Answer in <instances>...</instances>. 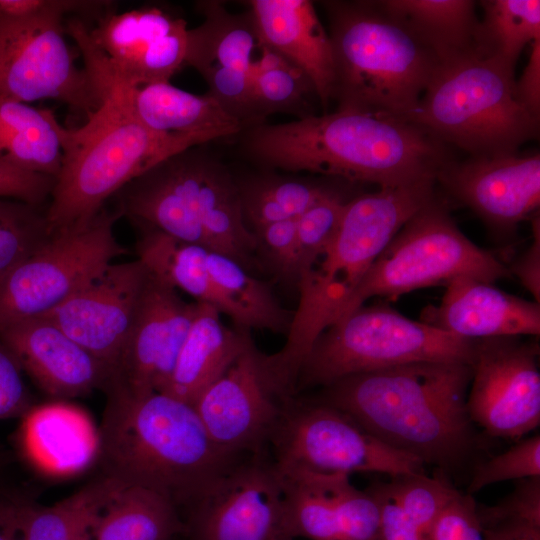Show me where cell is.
Returning <instances> with one entry per match:
<instances>
[{
    "instance_id": "cell-18",
    "label": "cell",
    "mask_w": 540,
    "mask_h": 540,
    "mask_svg": "<svg viewBox=\"0 0 540 540\" xmlns=\"http://www.w3.org/2000/svg\"><path fill=\"white\" fill-rule=\"evenodd\" d=\"M148 276V269L137 258L112 262L43 316L103 362L110 372L131 330Z\"/></svg>"
},
{
    "instance_id": "cell-27",
    "label": "cell",
    "mask_w": 540,
    "mask_h": 540,
    "mask_svg": "<svg viewBox=\"0 0 540 540\" xmlns=\"http://www.w3.org/2000/svg\"><path fill=\"white\" fill-rule=\"evenodd\" d=\"M439 63L478 53L480 21L470 0H385Z\"/></svg>"
},
{
    "instance_id": "cell-19",
    "label": "cell",
    "mask_w": 540,
    "mask_h": 540,
    "mask_svg": "<svg viewBox=\"0 0 540 540\" xmlns=\"http://www.w3.org/2000/svg\"><path fill=\"white\" fill-rule=\"evenodd\" d=\"M197 7L203 21L188 29L185 64L200 73L211 97L251 127V71L259 47L251 16L231 13L216 0L200 1Z\"/></svg>"
},
{
    "instance_id": "cell-24",
    "label": "cell",
    "mask_w": 540,
    "mask_h": 540,
    "mask_svg": "<svg viewBox=\"0 0 540 540\" xmlns=\"http://www.w3.org/2000/svg\"><path fill=\"white\" fill-rule=\"evenodd\" d=\"M258 37L265 46L308 77L325 107L332 99L334 59L328 32L309 0H251L247 4Z\"/></svg>"
},
{
    "instance_id": "cell-20",
    "label": "cell",
    "mask_w": 540,
    "mask_h": 540,
    "mask_svg": "<svg viewBox=\"0 0 540 540\" xmlns=\"http://www.w3.org/2000/svg\"><path fill=\"white\" fill-rule=\"evenodd\" d=\"M436 181L491 228L511 232L540 204V156L516 153L449 162Z\"/></svg>"
},
{
    "instance_id": "cell-11",
    "label": "cell",
    "mask_w": 540,
    "mask_h": 540,
    "mask_svg": "<svg viewBox=\"0 0 540 540\" xmlns=\"http://www.w3.org/2000/svg\"><path fill=\"white\" fill-rule=\"evenodd\" d=\"M270 442L280 472L381 473L392 478L423 472L421 460L381 442L317 400L286 402Z\"/></svg>"
},
{
    "instance_id": "cell-10",
    "label": "cell",
    "mask_w": 540,
    "mask_h": 540,
    "mask_svg": "<svg viewBox=\"0 0 540 540\" xmlns=\"http://www.w3.org/2000/svg\"><path fill=\"white\" fill-rule=\"evenodd\" d=\"M121 213L102 209L89 222L54 231L0 281V329L48 314L126 249L114 224Z\"/></svg>"
},
{
    "instance_id": "cell-46",
    "label": "cell",
    "mask_w": 540,
    "mask_h": 540,
    "mask_svg": "<svg viewBox=\"0 0 540 540\" xmlns=\"http://www.w3.org/2000/svg\"><path fill=\"white\" fill-rule=\"evenodd\" d=\"M527 65L515 82L516 95L520 103L535 117L540 115V38L531 44Z\"/></svg>"
},
{
    "instance_id": "cell-36",
    "label": "cell",
    "mask_w": 540,
    "mask_h": 540,
    "mask_svg": "<svg viewBox=\"0 0 540 540\" xmlns=\"http://www.w3.org/2000/svg\"><path fill=\"white\" fill-rule=\"evenodd\" d=\"M389 486L401 509L426 537L460 493L446 479L429 477L424 471L393 478Z\"/></svg>"
},
{
    "instance_id": "cell-2",
    "label": "cell",
    "mask_w": 540,
    "mask_h": 540,
    "mask_svg": "<svg viewBox=\"0 0 540 540\" xmlns=\"http://www.w3.org/2000/svg\"><path fill=\"white\" fill-rule=\"evenodd\" d=\"M471 377L469 364L414 362L347 376L322 387L316 400L388 446L450 469L475 444L466 405Z\"/></svg>"
},
{
    "instance_id": "cell-3",
    "label": "cell",
    "mask_w": 540,
    "mask_h": 540,
    "mask_svg": "<svg viewBox=\"0 0 540 540\" xmlns=\"http://www.w3.org/2000/svg\"><path fill=\"white\" fill-rule=\"evenodd\" d=\"M105 394L98 462L123 487L154 491L186 511L247 456L221 449L193 406L169 394Z\"/></svg>"
},
{
    "instance_id": "cell-28",
    "label": "cell",
    "mask_w": 540,
    "mask_h": 540,
    "mask_svg": "<svg viewBox=\"0 0 540 540\" xmlns=\"http://www.w3.org/2000/svg\"><path fill=\"white\" fill-rule=\"evenodd\" d=\"M60 127L50 109L0 96V158L56 178L62 163Z\"/></svg>"
},
{
    "instance_id": "cell-6",
    "label": "cell",
    "mask_w": 540,
    "mask_h": 540,
    "mask_svg": "<svg viewBox=\"0 0 540 540\" xmlns=\"http://www.w3.org/2000/svg\"><path fill=\"white\" fill-rule=\"evenodd\" d=\"M322 3L338 110L409 121L439 65L436 56L380 1Z\"/></svg>"
},
{
    "instance_id": "cell-13",
    "label": "cell",
    "mask_w": 540,
    "mask_h": 540,
    "mask_svg": "<svg viewBox=\"0 0 540 540\" xmlns=\"http://www.w3.org/2000/svg\"><path fill=\"white\" fill-rule=\"evenodd\" d=\"M183 526L187 540H293L272 458L263 452L244 457L185 511Z\"/></svg>"
},
{
    "instance_id": "cell-12",
    "label": "cell",
    "mask_w": 540,
    "mask_h": 540,
    "mask_svg": "<svg viewBox=\"0 0 540 540\" xmlns=\"http://www.w3.org/2000/svg\"><path fill=\"white\" fill-rule=\"evenodd\" d=\"M0 96L23 103L53 99L88 116L101 100L74 63L63 20L0 15Z\"/></svg>"
},
{
    "instance_id": "cell-17",
    "label": "cell",
    "mask_w": 540,
    "mask_h": 540,
    "mask_svg": "<svg viewBox=\"0 0 540 540\" xmlns=\"http://www.w3.org/2000/svg\"><path fill=\"white\" fill-rule=\"evenodd\" d=\"M88 31L113 77L125 85L169 82L185 64L186 21L158 7L111 9Z\"/></svg>"
},
{
    "instance_id": "cell-5",
    "label": "cell",
    "mask_w": 540,
    "mask_h": 540,
    "mask_svg": "<svg viewBox=\"0 0 540 540\" xmlns=\"http://www.w3.org/2000/svg\"><path fill=\"white\" fill-rule=\"evenodd\" d=\"M95 88L101 102L84 125L60 127L62 163L45 211L51 232L89 222L134 178L200 146L190 137L157 133L143 125L115 78L103 77Z\"/></svg>"
},
{
    "instance_id": "cell-23",
    "label": "cell",
    "mask_w": 540,
    "mask_h": 540,
    "mask_svg": "<svg viewBox=\"0 0 540 540\" xmlns=\"http://www.w3.org/2000/svg\"><path fill=\"white\" fill-rule=\"evenodd\" d=\"M438 306L423 310L421 321L469 340L538 336L540 306L473 277L461 276L445 285Z\"/></svg>"
},
{
    "instance_id": "cell-29",
    "label": "cell",
    "mask_w": 540,
    "mask_h": 540,
    "mask_svg": "<svg viewBox=\"0 0 540 540\" xmlns=\"http://www.w3.org/2000/svg\"><path fill=\"white\" fill-rule=\"evenodd\" d=\"M179 509L141 487H120L101 509L92 540H173L183 533Z\"/></svg>"
},
{
    "instance_id": "cell-21",
    "label": "cell",
    "mask_w": 540,
    "mask_h": 540,
    "mask_svg": "<svg viewBox=\"0 0 540 540\" xmlns=\"http://www.w3.org/2000/svg\"><path fill=\"white\" fill-rule=\"evenodd\" d=\"M0 340L20 369L53 398L103 391L108 382L109 368L46 316L1 328Z\"/></svg>"
},
{
    "instance_id": "cell-43",
    "label": "cell",
    "mask_w": 540,
    "mask_h": 540,
    "mask_svg": "<svg viewBox=\"0 0 540 540\" xmlns=\"http://www.w3.org/2000/svg\"><path fill=\"white\" fill-rule=\"evenodd\" d=\"M21 372L0 340V420L25 417L33 409Z\"/></svg>"
},
{
    "instance_id": "cell-14",
    "label": "cell",
    "mask_w": 540,
    "mask_h": 540,
    "mask_svg": "<svg viewBox=\"0 0 540 540\" xmlns=\"http://www.w3.org/2000/svg\"><path fill=\"white\" fill-rule=\"evenodd\" d=\"M539 347L518 337L475 341L467 411L493 437L521 438L540 424Z\"/></svg>"
},
{
    "instance_id": "cell-47",
    "label": "cell",
    "mask_w": 540,
    "mask_h": 540,
    "mask_svg": "<svg viewBox=\"0 0 540 540\" xmlns=\"http://www.w3.org/2000/svg\"><path fill=\"white\" fill-rule=\"evenodd\" d=\"M539 219L533 220L534 241L526 253L514 264L512 271L519 277L525 287L533 294L539 303L540 278V234Z\"/></svg>"
},
{
    "instance_id": "cell-35",
    "label": "cell",
    "mask_w": 540,
    "mask_h": 540,
    "mask_svg": "<svg viewBox=\"0 0 540 540\" xmlns=\"http://www.w3.org/2000/svg\"><path fill=\"white\" fill-rule=\"evenodd\" d=\"M51 233L40 207L0 198V281Z\"/></svg>"
},
{
    "instance_id": "cell-33",
    "label": "cell",
    "mask_w": 540,
    "mask_h": 540,
    "mask_svg": "<svg viewBox=\"0 0 540 540\" xmlns=\"http://www.w3.org/2000/svg\"><path fill=\"white\" fill-rule=\"evenodd\" d=\"M259 48L261 55L254 59L251 71L252 126L272 113H300L309 94H315L302 70L271 49L261 45Z\"/></svg>"
},
{
    "instance_id": "cell-1",
    "label": "cell",
    "mask_w": 540,
    "mask_h": 540,
    "mask_svg": "<svg viewBox=\"0 0 540 540\" xmlns=\"http://www.w3.org/2000/svg\"><path fill=\"white\" fill-rule=\"evenodd\" d=\"M245 147L250 156L270 167L379 188L436 179L451 162L446 145L417 125L353 110L251 126Z\"/></svg>"
},
{
    "instance_id": "cell-34",
    "label": "cell",
    "mask_w": 540,
    "mask_h": 540,
    "mask_svg": "<svg viewBox=\"0 0 540 540\" xmlns=\"http://www.w3.org/2000/svg\"><path fill=\"white\" fill-rule=\"evenodd\" d=\"M243 214L255 229L298 218L332 191L308 182L280 178L253 179L238 184Z\"/></svg>"
},
{
    "instance_id": "cell-32",
    "label": "cell",
    "mask_w": 540,
    "mask_h": 540,
    "mask_svg": "<svg viewBox=\"0 0 540 540\" xmlns=\"http://www.w3.org/2000/svg\"><path fill=\"white\" fill-rule=\"evenodd\" d=\"M478 52L495 57L515 69L526 45L540 38L539 0H488L480 2Z\"/></svg>"
},
{
    "instance_id": "cell-7",
    "label": "cell",
    "mask_w": 540,
    "mask_h": 540,
    "mask_svg": "<svg viewBox=\"0 0 540 540\" xmlns=\"http://www.w3.org/2000/svg\"><path fill=\"white\" fill-rule=\"evenodd\" d=\"M514 69L478 53L439 63L409 121L472 157L516 153L539 118L518 100Z\"/></svg>"
},
{
    "instance_id": "cell-26",
    "label": "cell",
    "mask_w": 540,
    "mask_h": 540,
    "mask_svg": "<svg viewBox=\"0 0 540 540\" xmlns=\"http://www.w3.org/2000/svg\"><path fill=\"white\" fill-rule=\"evenodd\" d=\"M252 341L249 331L229 328L224 325L216 309L198 302L196 314L163 393L192 405Z\"/></svg>"
},
{
    "instance_id": "cell-15",
    "label": "cell",
    "mask_w": 540,
    "mask_h": 540,
    "mask_svg": "<svg viewBox=\"0 0 540 540\" xmlns=\"http://www.w3.org/2000/svg\"><path fill=\"white\" fill-rule=\"evenodd\" d=\"M285 404L265 366L264 354L252 341L192 406L221 449L248 455L262 452L270 441Z\"/></svg>"
},
{
    "instance_id": "cell-41",
    "label": "cell",
    "mask_w": 540,
    "mask_h": 540,
    "mask_svg": "<svg viewBox=\"0 0 540 540\" xmlns=\"http://www.w3.org/2000/svg\"><path fill=\"white\" fill-rule=\"evenodd\" d=\"M427 540H483L472 495L459 493L433 525Z\"/></svg>"
},
{
    "instance_id": "cell-25",
    "label": "cell",
    "mask_w": 540,
    "mask_h": 540,
    "mask_svg": "<svg viewBox=\"0 0 540 540\" xmlns=\"http://www.w3.org/2000/svg\"><path fill=\"white\" fill-rule=\"evenodd\" d=\"M123 85L135 117L157 133L190 137L202 145L237 134L244 128L239 119L208 93L195 95L169 82L137 87Z\"/></svg>"
},
{
    "instance_id": "cell-38",
    "label": "cell",
    "mask_w": 540,
    "mask_h": 540,
    "mask_svg": "<svg viewBox=\"0 0 540 540\" xmlns=\"http://www.w3.org/2000/svg\"><path fill=\"white\" fill-rule=\"evenodd\" d=\"M345 204V201L332 192L297 218L298 277L332 240L340 224Z\"/></svg>"
},
{
    "instance_id": "cell-37",
    "label": "cell",
    "mask_w": 540,
    "mask_h": 540,
    "mask_svg": "<svg viewBox=\"0 0 540 540\" xmlns=\"http://www.w3.org/2000/svg\"><path fill=\"white\" fill-rule=\"evenodd\" d=\"M349 478L345 474H331L330 478L340 540H378L377 501L368 490L352 485Z\"/></svg>"
},
{
    "instance_id": "cell-4",
    "label": "cell",
    "mask_w": 540,
    "mask_h": 540,
    "mask_svg": "<svg viewBox=\"0 0 540 540\" xmlns=\"http://www.w3.org/2000/svg\"><path fill=\"white\" fill-rule=\"evenodd\" d=\"M436 179L360 195L345 204L335 235L296 281L297 308L280 351L266 367L284 397H291L317 337L343 315L357 286L402 226L434 198Z\"/></svg>"
},
{
    "instance_id": "cell-31",
    "label": "cell",
    "mask_w": 540,
    "mask_h": 540,
    "mask_svg": "<svg viewBox=\"0 0 540 540\" xmlns=\"http://www.w3.org/2000/svg\"><path fill=\"white\" fill-rule=\"evenodd\" d=\"M278 472L283 486L285 523L289 536L293 540H340L331 492V474Z\"/></svg>"
},
{
    "instance_id": "cell-8",
    "label": "cell",
    "mask_w": 540,
    "mask_h": 540,
    "mask_svg": "<svg viewBox=\"0 0 540 540\" xmlns=\"http://www.w3.org/2000/svg\"><path fill=\"white\" fill-rule=\"evenodd\" d=\"M475 341L411 320L386 304L362 305L317 337L297 386L324 387L347 376L414 362L472 365Z\"/></svg>"
},
{
    "instance_id": "cell-42",
    "label": "cell",
    "mask_w": 540,
    "mask_h": 540,
    "mask_svg": "<svg viewBox=\"0 0 540 540\" xmlns=\"http://www.w3.org/2000/svg\"><path fill=\"white\" fill-rule=\"evenodd\" d=\"M55 178L22 169L0 158V198L40 207L50 197Z\"/></svg>"
},
{
    "instance_id": "cell-45",
    "label": "cell",
    "mask_w": 540,
    "mask_h": 540,
    "mask_svg": "<svg viewBox=\"0 0 540 540\" xmlns=\"http://www.w3.org/2000/svg\"><path fill=\"white\" fill-rule=\"evenodd\" d=\"M477 516L483 540H540V521Z\"/></svg>"
},
{
    "instance_id": "cell-16",
    "label": "cell",
    "mask_w": 540,
    "mask_h": 540,
    "mask_svg": "<svg viewBox=\"0 0 540 540\" xmlns=\"http://www.w3.org/2000/svg\"><path fill=\"white\" fill-rule=\"evenodd\" d=\"M197 305L184 301L177 289L149 271L131 330L103 391L133 397L163 392Z\"/></svg>"
},
{
    "instance_id": "cell-40",
    "label": "cell",
    "mask_w": 540,
    "mask_h": 540,
    "mask_svg": "<svg viewBox=\"0 0 540 540\" xmlns=\"http://www.w3.org/2000/svg\"><path fill=\"white\" fill-rule=\"evenodd\" d=\"M262 250L275 271L296 283L299 271L297 218L282 220L254 230Z\"/></svg>"
},
{
    "instance_id": "cell-44",
    "label": "cell",
    "mask_w": 540,
    "mask_h": 540,
    "mask_svg": "<svg viewBox=\"0 0 540 540\" xmlns=\"http://www.w3.org/2000/svg\"><path fill=\"white\" fill-rule=\"evenodd\" d=\"M368 491L379 506L378 540H427V537L401 509L392 494L389 483L376 484Z\"/></svg>"
},
{
    "instance_id": "cell-22",
    "label": "cell",
    "mask_w": 540,
    "mask_h": 540,
    "mask_svg": "<svg viewBox=\"0 0 540 540\" xmlns=\"http://www.w3.org/2000/svg\"><path fill=\"white\" fill-rule=\"evenodd\" d=\"M198 147L169 157V166L206 232L211 250L247 269L258 252V242L246 224L238 182L220 162Z\"/></svg>"
},
{
    "instance_id": "cell-30",
    "label": "cell",
    "mask_w": 540,
    "mask_h": 540,
    "mask_svg": "<svg viewBox=\"0 0 540 540\" xmlns=\"http://www.w3.org/2000/svg\"><path fill=\"white\" fill-rule=\"evenodd\" d=\"M120 487L119 483L100 475L51 506L20 502L22 540H92L101 509Z\"/></svg>"
},
{
    "instance_id": "cell-39",
    "label": "cell",
    "mask_w": 540,
    "mask_h": 540,
    "mask_svg": "<svg viewBox=\"0 0 540 540\" xmlns=\"http://www.w3.org/2000/svg\"><path fill=\"white\" fill-rule=\"evenodd\" d=\"M535 476H540L539 433L518 441L505 452L478 464L470 480L468 494L472 495L494 483Z\"/></svg>"
},
{
    "instance_id": "cell-48",
    "label": "cell",
    "mask_w": 540,
    "mask_h": 540,
    "mask_svg": "<svg viewBox=\"0 0 540 540\" xmlns=\"http://www.w3.org/2000/svg\"><path fill=\"white\" fill-rule=\"evenodd\" d=\"M19 502L0 498V540H22Z\"/></svg>"
},
{
    "instance_id": "cell-9",
    "label": "cell",
    "mask_w": 540,
    "mask_h": 540,
    "mask_svg": "<svg viewBox=\"0 0 540 540\" xmlns=\"http://www.w3.org/2000/svg\"><path fill=\"white\" fill-rule=\"evenodd\" d=\"M509 270L469 240L433 198L378 255L348 301L341 319L372 297L395 299L411 291L469 276L488 283Z\"/></svg>"
}]
</instances>
